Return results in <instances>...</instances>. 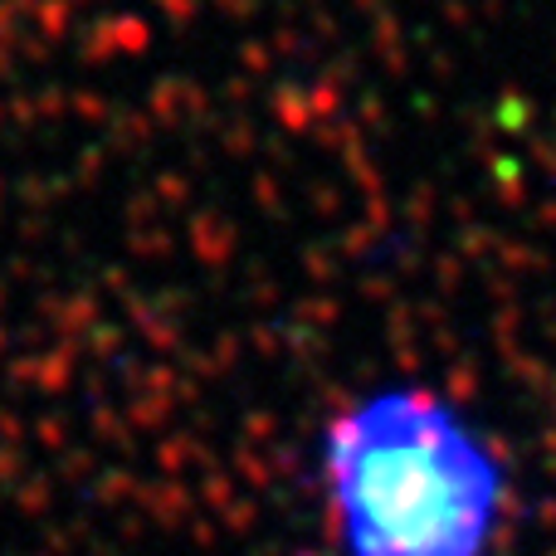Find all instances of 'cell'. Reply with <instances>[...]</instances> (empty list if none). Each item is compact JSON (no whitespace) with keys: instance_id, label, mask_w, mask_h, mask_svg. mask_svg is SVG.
<instances>
[{"instance_id":"6da1fadb","label":"cell","mask_w":556,"mask_h":556,"mask_svg":"<svg viewBox=\"0 0 556 556\" xmlns=\"http://www.w3.org/2000/svg\"><path fill=\"white\" fill-rule=\"evenodd\" d=\"M317 489L332 556H498L518 483L450 391L381 381L323 420Z\"/></svg>"}]
</instances>
